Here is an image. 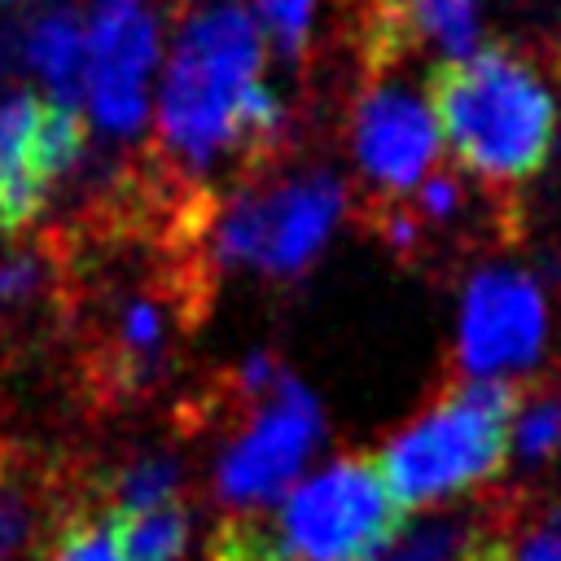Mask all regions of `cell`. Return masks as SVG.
Instances as JSON below:
<instances>
[{
  "label": "cell",
  "instance_id": "6da1fadb",
  "mask_svg": "<svg viewBox=\"0 0 561 561\" xmlns=\"http://www.w3.org/2000/svg\"><path fill=\"white\" fill-rule=\"evenodd\" d=\"M263 61L267 44L245 0H202L184 13L158 83V149L175 180L263 171L285 149L289 110Z\"/></svg>",
  "mask_w": 561,
  "mask_h": 561
},
{
  "label": "cell",
  "instance_id": "7a4b0ae2",
  "mask_svg": "<svg viewBox=\"0 0 561 561\" xmlns=\"http://www.w3.org/2000/svg\"><path fill=\"white\" fill-rule=\"evenodd\" d=\"M425 101L443 145L486 193L513 202V188L543 171L557 105L539 70L508 44H482L469 57L434 61Z\"/></svg>",
  "mask_w": 561,
  "mask_h": 561
},
{
  "label": "cell",
  "instance_id": "3957f363",
  "mask_svg": "<svg viewBox=\"0 0 561 561\" xmlns=\"http://www.w3.org/2000/svg\"><path fill=\"white\" fill-rule=\"evenodd\" d=\"M403 535L373 456L342 451L259 513H228L210 561H386Z\"/></svg>",
  "mask_w": 561,
  "mask_h": 561
},
{
  "label": "cell",
  "instance_id": "277c9868",
  "mask_svg": "<svg viewBox=\"0 0 561 561\" xmlns=\"http://www.w3.org/2000/svg\"><path fill=\"white\" fill-rule=\"evenodd\" d=\"M522 390L526 377H443L434 399L381 443L373 465L403 517L504 473Z\"/></svg>",
  "mask_w": 561,
  "mask_h": 561
},
{
  "label": "cell",
  "instance_id": "5b68a950",
  "mask_svg": "<svg viewBox=\"0 0 561 561\" xmlns=\"http://www.w3.org/2000/svg\"><path fill=\"white\" fill-rule=\"evenodd\" d=\"M342 215L346 188L324 167L250 175L224 202L206 245L224 267H241L267 280H298L324 254Z\"/></svg>",
  "mask_w": 561,
  "mask_h": 561
},
{
  "label": "cell",
  "instance_id": "8992f818",
  "mask_svg": "<svg viewBox=\"0 0 561 561\" xmlns=\"http://www.w3.org/2000/svg\"><path fill=\"white\" fill-rule=\"evenodd\" d=\"M228 412L237 421L215 460V500L228 513L280 504L324 434L316 394L294 373H280L267 394L228 399Z\"/></svg>",
  "mask_w": 561,
  "mask_h": 561
},
{
  "label": "cell",
  "instance_id": "52a82bcc",
  "mask_svg": "<svg viewBox=\"0 0 561 561\" xmlns=\"http://www.w3.org/2000/svg\"><path fill=\"white\" fill-rule=\"evenodd\" d=\"M438 123L425 88L399 79V66L364 70L351 105V158L364 180L359 210L408 197L438 167Z\"/></svg>",
  "mask_w": 561,
  "mask_h": 561
},
{
  "label": "cell",
  "instance_id": "ba28073f",
  "mask_svg": "<svg viewBox=\"0 0 561 561\" xmlns=\"http://www.w3.org/2000/svg\"><path fill=\"white\" fill-rule=\"evenodd\" d=\"M88 118L31 88L0 92V237L26 228L83 162Z\"/></svg>",
  "mask_w": 561,
  "mask_h": 561
},
{
  "label": "cell",
  "instance_id": "9c48e42d",
  "mask_svg": "<svg viewBox=\"0 0 561 561\" xmlns=\"http://www.w3.org/2000/svg\"><path fill=\"white\" fill-rule=\"evenodd\" d=\"M548 337V302L522 267H478L460 294L456 342L447 355V381L465 377H517Z\"/></svg>",
  "mask_w": 561,
  "mask_h": 561
},
{
  "label": "cell",
  "instance_id": "30bf717a",
  "mask_svg": "<svg viewBox=\"0 0 561 561\" xmlns=\"http://www.w3.org/2000/svg\"><path fill=\"white\" fill-rule=\"evenodd\" d=\"M158 61H162V26L149 4L88 13L83 118H92V127L114 140H136L153 105Z\"/></svg>",
  "mask_w": 561,
  "mask_h": 561
},
{
  "label": "cell",
  "instance_id": "8fae6325",
  "mask_svg": "<svg viewBox=\"0 0 561 561\" xmlns=\"http://www.w3.org/2000/svg\"><path fill=\"white\" fill-rule=\"evenodd\" d=\"M9 61L44 83L57 105L83 110V66H88V13L57 0L35 9L9 31Z\"/></svg>",
  "mask_w": 561,
  "mask_h": 561
},
{
  "label": "cell",
  "instance_id": "7c38bea8",
  "mask_svg": "<svg viewBox=\"0 0 561 561\" xmlns=\"http://www.w3.org/2000/svg\"><path fill=\"white\" fill-rule=\"evenodd\" d=\"M500 561H561V500L513 491L486 500Z\"/></svg>",
  "mask_w": 561,
  "mask_h": 561
},
{
  "label": "cell",
  "instance_id": "4fadbf2b",
  "mask_svg": "<svg viewBox=\"0 0 561 561\" xmlns=\"http://www.w3.org/2000/svg\"><path fill=\"white\" fill-rule=\"evenodd\" d=\"M184 491V465L167 451H149L127 460L110 486H105V513H145L162 504H180Z\"/></svg>",
  "mask_w": 561,
  "mask_h": 561
},
{
  "label": "cell",
  "instance_id": "5bb4252c",
  "mask_svg": "<svg viewBox=\"0 0 561 561\" xmlns=\"http://www.w3.org/2000/svg\"><path fill=\"white\" fill-rule=\"evenodd\" d=\"M123 561H180L188 548V508L162 504L145 513H110Z\"/></svg>",
  "mask_w": 561,
  "mask_h": 561
},
{
  "label": "cell",
  "instance_id": "9a60e30c",
  "mask_svg": "<svg viewBox=\"0 0 561 561\" xmlns=\"http://www.w3.org/2000/svg\"><path fill=\"white\" fill-rule=\"evenodd\" d=\"M263 44L294 70H302L311 61V44H316V13L320 0H254L250 4Z\"/></svg>",
  "mask_w": 561,
  "mask_h": 561
},
{
  "label": "cell",
  "instance_id": "2e32d148",
  "mask_svg": "<svg viewBox=\"0 0 561 561\" xmlns=\"http://www.w3.org/2000/svg\"><path fill=\"white\" fill-rule=\"evenodd\" d=\"M39 486L0 460V561H13L39 535Z\"/></svg>",
  "mask_w": 561,
  "mask_h": 561
},
{
  "label": "cell",
  "instance_id": "e0dca14e",
  "mask_svg": "<svg viewBox=\"0 0 561 561\" xmlns=\"http://www.w3.org/2000/svg\"><path fill=\"white\" fill-rule=\"evenodd\" d=\"M48 561H123L118 535L105 508H75L57 522Z\"/></svg>",
  "mask_w": 561,
  "mask_h": 561
},
{
  "label": "cell",
  "instance_id": "ac0fdd59",
  "mask_svg": "<svg viewBox=\"0 0 561 561\" xmlns=\"http://www.w3.org/2000/svg\"><path fill=\"white\" fill-rule=\"evenodd\" d=\"M469 530H473V513L425 517L399 535V543L386 552V561H460Z\"/></svg>",
  "mask_w": 561,
  "mask_h": 561
},
{
  "label": "cell",
  "instance_id": "d6986e66",
  "mask_svg": "<svg viewBox=\"0 0 561 561\" xmlns=\"http://www.w3.org/2000/svg\"><path fill=\"white\" fill-rule=\"evenodd\" d=\"M149 0H92V13L96 9H145Z\"/></svg>",
  "mask_w": 561,
  "mask_h": 561
}]
</instances>
